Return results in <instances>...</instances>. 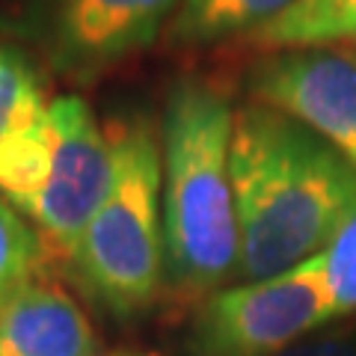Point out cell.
<instances>
[{
  "label": "cell",
  "instance_id": "1",
  "mask_svg": "<svg viewBox=\"0 0 356 356\" xmlns=\"http://www.w3.org/2000/svg\"><path fill=\"white\" fill-rule=\"evenodd\" d=\"M232 184L243 280H267L321 255L356 202L353 166L261 102L235 110Z\"/></svg>",
  "mask_w": 356,
  "mask_h": 356
},
{
  "label": "cell",
  "instance_id": "2",
  "mask_svg": "<svg viewBox=\"0 0 356 356\" xmlns=\"http://www.w3.org/2000/svg\"><path fill=\"white\" fill-rule=\"evenodd\" d=\"M235 107L217 86L181 81L163 110V243L166 280L208 297L241 276V229L232 184Z\"/></svg>",
  "mask_w": 356,
  "mask_h": 356
},
{
  "label": "cell",
  "instance_id": "3",
  "mask_svg": "<svg viewBox=\"0 0 356 356\" xmlns=\"http://www.w3.org/2000/svg\"><path fill=\"white\" fill-rule=\"evenodd\" d=\"M113 178V140L83 98H51L39 116L0 143V199H6L65 259Z\"/></svg>",
  "mask_w": 356,
  "mask_h": 356
},
{
  "label": "cell",
  "instance_id": "4",
  "mask_svg": "<svg viewBox=\"0 0 356 356\" xmlns=\"http://www.w3.org/2000/svg\"><path fill=\"white\" fill-rule=\"evenodd\" d=\"M113 140V178L72 252L77 280L116 318H137L166 280L163 163L149 125H125Z\"/></svg>",
  "mask_w": 356,
  "mask_h": 356
},
{
  "label": "cell",
  "instance_id": "5",
  "mask_svg": "<svg viewBox=\"0 0 356 356\" xmlns=\"http://www.w3.org/2000/svg\"><path fill=\"white\" fill-rule=\"evenodd\" d=\"M336 321L321 255L267 280H243L208 294L196 309L191 356H276Z\"/></svg>",
  "mask_w": 356,
  "mask_h": 356
},
{
  "label": "cell",
  "instance_id": "6",
  "mask_svg": "<svg viewBox=\"0 0 356 356\" xmlns=\"http://www.w3.org/2000/svg\"><path fill=\"white\" fill-rule=\"evenodd\" d=\"M261 104L315 131L356 170V54L348 48L273 51L250 74Z\"/></svg>",
  "mask_w": 356,
  "mask_h": 356
},
{
  "label": "cell",
  "instance_id": "7",
  "mask_svg": "<svg viewBox=\"0 0 356 356\" xmlns=\"http://www.w3.org/2000/svg\"><path fill=\"white\" fill-rule=\"evenodd\" d=\"M181 0H51L44 44L60 72L89 77L146 51Z\"/></svg>",
  "mask_w": 356,
  "mask_h": 356
},
{
  "label": "cell",
  "instance_id": "8",
  "mask_svg": "<svg viewBox=\"0 0 356 356\" xmlns=\"http://www.w3.org/2000/svg\"><path fill=\"white\" fill-rule=\"evenodd\" d=\"M0 356H104L81 303L39 273L0 306Z\"/></svg>",
  "mask_w": 356,
  "mask_h": 356
},
{
  "label": "cell",
  "instance_id": "9",
  "mask_svg": "<svg viewBox=\"0 0 356 356\" xmlns=\"http://www.w3.org/2000/svg\"><path fill=\"white\" fill-rule=\"evenodd\" d=\"M294 0H181L170 18L172 44H214L232 36H252L280 18Z\"/></svg>",
  "mask_w": 356,
  "mask_h": 356
},
{
  "label": "cell",
  "instance_id": "10",
  "mask_svg": "<svg viewBox=\"0 0 356 356\" xmlns=\"http://www.w3.org/2000/svg\"><path fill=\"white\" fill-rule=\"evenodd\" d=\"M39 273H44V238L0 199V306Z\"/></svg>",
  "mask_w": 356,
  "mask_h": 356
},
{
  "label": "cell",
  "instance_id": "11",
  "mask_svg": "<svg viewBox=\"0 0 356 356\" xmlns=\"http://www.w3.org/2000/svg\"><path fill=\"white\" fill-rule=\"evenodd\" d=\"M48 98L42 92L39 74L15 48L0 42V143L9 134L39 116Z\"/></svg>",
  "mask_w": 356,
  "mask_h": 356
},
{
  "label": "cell",
  "instance_id": "12",
  "mask_svg": "<svg viewBox=\"0 0 356 356\" xmlns=\"http://www.w3.org/2000/svg\"><path fill=\"white\" fill-rule=\"evenodd\" d=\"M321 270L336 321L356 318V202L321 252Z\"/></svg>",
  "mask_w": 356,
  "mask_h": 356
},
{
  "label": "cell",
  "instance_id": "13",
  "mask_svg": "<svg viewBox=\"0 0 356 356\" xmlns=\"http://www.w3.org/2000/svg\"><path fill=\"white\" fill-rule=\"evenodd\" d=\"M356 42V0H341L327 13L303 21L270 39L261 51H291V48H327V44Z\"/></svg>",
  "mask_w": 356,
  "mask_h": 356
},
{
  "label": "cell",
  "instance_id": "14",
  "mask_svg": "<svg viewBox=\"0 0 356 356\" xmlns=\"http://www.w3.org/2000/svg\"><path fill=\"white\" fill-rule=\"evenodd\" d=\"M336 3H341V0H294V6H288L280 18H273L267 27L255 30L252 36H250V42L255 44V48H264V44L270 42V39H276L280 33L291 30V27H297V24H303V21L315 18V15H321V13H327V9L336 6Z\"/></svg>",
  "mask_w": 356,
  "mask_h": 356
},
{
  "label": "cell",
  "instance_id": "15",
  "mask_svg": "<svg viewBox=\"0 0 356 356\" xmlns=\"http://www.w3.org/2000/svg\"><path fill=\"white\" fill-rule=\"evenodd\" d=\"M276 356H356V330H330L291 344Z\"/></svg>",
  "mask_w": 356,
  "mask_h": 356
},
{
  "label": "cell",
  "instance_id": "16",
  "mask_svg": "<svg viewBox=\"0 0 356 356\" xmlns=\"http://www.w3.org/2000/svg\"><path fill=\"white\" fill-rule=\"evenodd\" d=\"M104 356H158V353H149V350H116V353H104Z\"/></svg>",
  "mask_w": 356,
  "mask_h": 356
},
{
  "label": "cell",
  "instance_id": "17",
  "mask_svg": "<svg viewBox=\"0 0 356 356\" xmlns=\"http://www.w3.org/2000/svg\"><path fill=\"white\" fill-rule=\"evenodd\" d=\"M350 51H353V54H356V42H353V48H350Z\"/></svg>",
  "mask_w": 356,
  "mask_h": 356
}]
</instances>
